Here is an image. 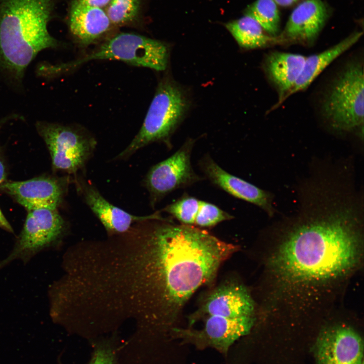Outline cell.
<instances>
[{"instance_id": "cell-21", "label": "cell", "mask_w": 364, "mask_h": 364, "mask_svg": "<svg viewBox=\"0 0 364 364\" xmlns=\"http://www.w3.org/2000/svg\"><path fill=\"white\" fill-rule=\"evenodd\" d=\"M245 15L253 18L269 35L279 33L280 17L277 4L274 0H256L248 7Z\"/></svg>"}, {"instance_id": "cell-5", "label": "cell", "mask_w": 364, "mask_h": 364, "mask_svg": "<svg viewBox=\"0 0 364 364\" xmlns=\"http://www.w3.org/2000/svg\"><path fill=\"white\" fill-rule=\"evenodd\" d=\"M363 71L359 62L346 65L334 82L323 105V113L332 127L352 131L363 125Z\"/></svg>"}, {"instance_id": "cell-7", "label": "cell", "mask_w": 364, "mask_h": 364, "mask_svg": "<svg viewBox=\"0 0 364 364\" xmlns=\"http://www.w3.org/2000/svg\"><path fill=\"white\" fill-rule=\"evenodd\" d=\"M36 127L50 152L54 170L77 172L85 166L95 148L94 138L77 126L39 121Z\"/></svg>"}, {"instance_id": "cell-28", "label": "cell", "mask_w": 364, "mask_h": 364, "mask_svg": "<svg viewBox=\"0 0 364 364\" xmlns=\"http://www.w3.org/2000/svg\"><path fill=\"white\" fill-rule=\"evenodd\" d=\"M0 228L9 233L14 234V231L0 209Z\"/></svg>"}, {"instance_id": "cell-2", "label": "cell", "mask_w": 364, "mask_h": 364, "mask_svg": "<svg viewBox=\"0 0 364 364\" xmlns=\"http://www.w3.org/2000/svg\"><path fill=\"white\" fill-rule=\"evenodd\" d=\"M356 218L348 209L340 210L302 223L288 234L268 263L282 295L307 298L353 271L361 252Z\"/></svg>"}, {"instance_id": "cell-25", "label": "cell", "mask_w": 364, "mask_h": 364, "mask_svg": "<svg viewBox=\"0 0 364 364\" xmlns=\"http://www.w3.org/2000/svg\"><path fill=\"white\" fill-rule=\"evenodd\" d=\"M89 364H116L115 356L108 346L101 345L96 348Z\"/></svg>"}, {"instance_id": "cell-3", "label": "cell", "mask_w": 364, "mask_h": 364, "mask_svg": "<svg viewBox=\"0 0 364 364\" xmlns=\"http://www.w3.org/2000/svg\"><path fill=\"white\" fill-rule=\"evenodd\" d=\"M55 0H0V69L20 81L41 51L56 48L49 33Z\"/></svg>"}, {"instance_id": "cell-15", "label": "cell", "mask_w": 364, "mask_h": 364, "mask_svg": "<svg viewBox=\"0 0 364 364\" xmlns=\"http://www.w3.org/2000/svg\"><path fill=\"white\" fill-rule=\"evenodd\" d=\"M328 17L322 0H305L292 12L283 31L278 37L280 43H311L318 36Z\"/></svg>"}, {"instance_id": "cell-1", "label": "cell", "mask_w": 364, "mask_h": 364, "mask_svg": "<svg viewBox=\"0 0 364 364\" xmlns=\"http://www.w3.org/2000/svg\"><path fill=\"white\" fill-rule=\"evenodd\" d=\"M147 222L142 230L93 242L81 273L92 315L114 329L132 321L138 334L172 331L193 295L211 285L239 248L161 215Z\"/></svg>"}, {"instance_id": "cell-10", "label": "cell", "mask_w": 364, "mask_h": 364, "mask_svg": "<svg viewBox=\"0 0 364 364\" xmlns=\"http://www.w3.org/2000/svg\"><path fill=\"white\" fill-rule=\"evenodd\" d=\"M196 310L190 316V324L208 315L227 317L255 316L256 304L246 286L239 279H225L201 296Z\"/></svg>"}, {"instance_id": "cell-16", "label": "cell", "mask_w": 364, "mask_h": 364, "mask_svg": "<svg viewBox=\"0 0 364 364\" xmlns=\"http://www.w3.org/2000/svg\"><path fill=\"white\" fill-rule=\"evenodd\" d=\"M68 24L76 40L86 46L97 42L105 36L110 30L112 23L102 8L75 0L70 10Z\"/></svg>"}, {"instance_id": "cell-24", "label": "cell", "mask_w": 364, "mask_h": 364, "mask_svg": "<svg viewBox=\"0 0 364 364\" xmlns=\"http://www.w3.org/2000/svg\"><path fill=\"white\" fill-rule=\"evenodd\" d=\"M234 217L214 204L201 201L194 226L200 229L211 228Z\"/></svg>"}, {"instance_id": "cell-26", "label": "cell", "mask_w": 364, "mask_h": 364, "mask_svg": "<svg viewBox=\"0 0 364 364\" xmlns=\"http://www.w3.org/2000/svg\"><path fill=\"white\" fill-rule=\"evenodd\" d=\"M5 121H6L5 119L0 121V128ZM6 175V166L4 161V159L0 150V185L5 181Z\"/></svg>"}, {"instance_id": "cell-19", "label": "cell", "mask_w": 364, "mask_h": 364, "mask_svg": "<svg viewBox=\"0 0 364 364\" xmlns=\"http://www.w3.org/2000/svg\"><path fill=\"white\" fill-rule=\"evenodd\" d=\"M362 34V32H355L330 48L306 57L302 71L287 98L306 89L334 60L353 46Z\"/></svg>"}, {"instance_id": "cell-20", "label": "cell", "mask_w": 364, "mask_h": 364, "mask_svg": "<svg viewBox=\"0 0 364 364\" xmlns=\"http://www.w3.org/2000/svg\"><path fill=\"white\" fill-rule=\"evenodd\" d=\"M225 26L243 49H254L280 43L278 36L267 34L253 18L247 15L226 23Z\"/></svg>"}, {"instance_id": "cell-14", "label": "cell", "mask_w": 364, "mask_h": 364, "mask_svg": "<svg viewBox=\"0 0 364 364\" xmlns=\"http://www.w3.org/2000/svg\"><path fill=\"white\" fill-rule=\"evenodd\" d=\"M198 165L205 177L213 185L234 197L260 207L268 214H272L270 195L265 191L228 172L209 154L204 155Z\"/></svg>"}, {"instance_id": "cell-6", "label": "cell", "mask_w": 364, "mask_h": 364, "mask_svg": "<svg viewBox=\"0 0 364 364\" xmlns=\"http://www.w3.org/2000/svg\"><path fill=\"white\" fill-rule=\"evenodd\" d=\"M168 58V49L163 42L138 34L120 33L107 39L90 53L64 64L63 67L68 69L91 60H115L160 71L166 68Z\"/></svg>"}, {"instance_id": "cell-11", "label": "cell", "mask_w": 364, "mask_h": 364, "mask_svg": "<svg viewBox=\"0 0 364 364\" xmlns=\"http://www.w3.org/2000/svg\"><path fill=\"white\" fill-rule=\"evenodd\" d=\"M67 182L64 178L43 175L24 181H5L0 188L28 211L57 209L63 200Z\"/></svg>"}, {"instance_id": "cell-9", "label": "cell", "mask_w": 364, "mask_h": 364, "mask_svg": "<svg viewBox=\"0 0 364 364\" xmlns=\"http://www.w3.org/2000/svg\"><path fill=\"white\" fill-rule=\"evenodd\" d=\"M195 140L188 139L174 153L152 166L145 178L152 205L170 193L203 180L194 170L191 155Z\"/></svg>"}, {"instance_id": "cell-22", "label": "cell", "mask_w": 364, "mask_h": 364, "mask_svg": "<svg viewBox=\"0 0 364 364\" xmlns=\"http://www.w3.org/2000/svg\"><path fill=\"white\" fill-rule=\"evenodd\" d=\"M140 7L141 0H111L106 12L112 24L121 26L137 18Z\"/></svg>"}, {"instance_id": "cell-27", "label": "cell", "mask_w": 364, "mask_h": 364, "mask_svg": "<svg viewBox=\"0 0 364 364\" xmlns=\"http://www.w3.org/2000/svg\"><path fill=\"white\" fill-rule=\"evenodd\" d=\"M82 2L92 6L103 8L107 6L111 0H80Z\"/></svg>"}, {"instance_id": "cell-23", "label": "cell", "mask_w": 364, "mask_h": 364, "mask_svg": "<svg viewBox=\"0 0 364 364\" xmlns=\"http://www.w3.org/2000/svg\"><path fill=\"white\" fill-rule=\"evenodd\" d=\"M200 200L185 195L166 206L163 211L176 219L179 223L194 225L199 210Z\"/></svg>"}, {"instance_id": "cell-8", "label": "cell", "mask_w": 364, "mask_h": 364, "mask_svg": "<svg viewBox=\"0 0 364 364\" xmlns=\"http://www.w3.org/2000/svg\"><path fill=\"white\" fill-rule=\"evenodd\" d=\"M65 230V221L57 209L29 210L12 250L0 261V269L15 260L25 264L38 253L57 247Z\"/></svg>"}, {"instance_id": "cell-18", "label": "cell", "mask_w": 364, "mask_h": 364, "mask_svg": "<svg viewBox=\"0 0 364 364\" xmlns=\"http://www.w3.org/2000/svg\"><path fill=\"white\" fill-rule=\"evenodd\" d=\"M306 57L298 54L272 52L265 57L264 69L279 93L278 106L285 99L300 74Z\"/></svg>"}, {"instance_id": "cell-29", "label": "cell", "mask_w": 364, "mask_h": 364, "mask_svg": "<svg viewBox=\"0 0 364 364\" xmlns=\"http://www.w3.org/2000/svg\"><path fill=\"white\" fill-rule=\"evenodd\" d=\"M277 5L282 7H287L297 2L299 0H274Z\"/></svg>"}, {"instance_id": "cell-17", "label": "cell", "mask_w": 364, "mask_h": 364, "mask_svg": "<svg viewBox=\"0 0 364 364\" xmlns=\"http://www.w3.org/2000/svg\"><path fill=\"white\" fill-rule=\"evenodd\" d=\"M81 190L85 201L105 227L109 236L124 233L134 223L157 217L158 212L146 216L132 215L112 205L89 184L84 183Z\"/></svg>"}, {"instance_id": "cell-12", "label": "cell", "mask_w": 364, "mask_h": 364, "mask_svg": "<svg viewBox=\"0 0 364 364\" xmlns=\"http://www.w3.org/2000/svg\"><path fill=\"white\" fill-rule=\"evenodd\" d=\"M315 353L317 364H362L363 343L351 328L335 326L320 333Z\"/></svg>"}, {"instance_id": "cell-13", "label": "cell", "mask_w": 364, "mask_h": 364, "mask_svg": "<svg viewBox=\"0 0 364 364\" xmlns=\"http://www.w3.org/2000/svg\"><path fill=\"white\" fill-rule=\"evenodd\" d=\"M200 320L204 322L201 330L175 328L173 332L203 340L218 350L225 352L237 340L251 331L255 324V316L227 317L212 315L204 316Z\"/></svg>"}, {"instance_id": "cell-4", "label": "cell", "mask_w": 364, "mask_h": 364, "mask_svg": "<svg viewBox=\"0 0 364 364\" xmlns=\"http://www.w3.org/2000/svg\"><path fill=\"white\" fill-rule=\"evenodd\" d=\"M189 102L184 90L169 77L159 83L143 123L129 145L117 157L128 158L153 143H162L168 149L170 139L182 121Z\"/></svg>"}]
</instances>
